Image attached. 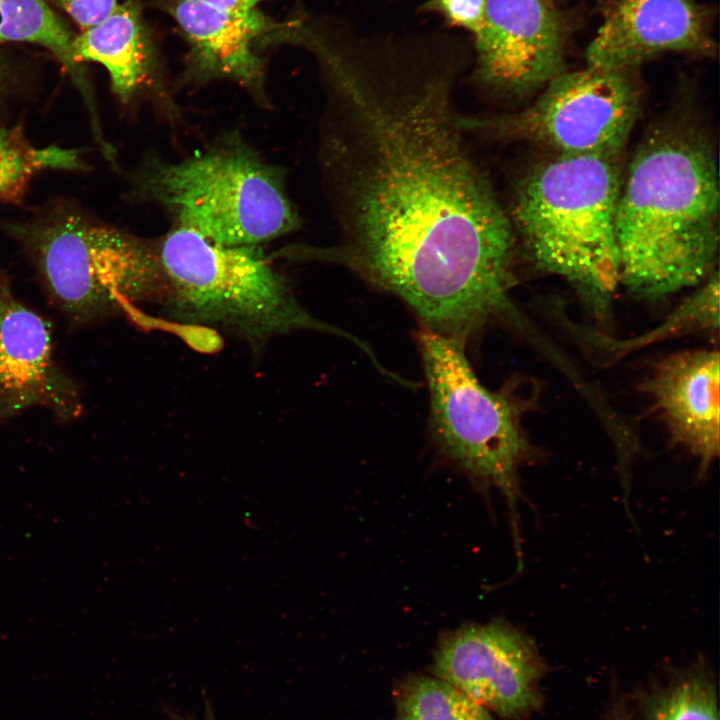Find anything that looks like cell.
<instances>
[{
  "label": "cell",
  "instance_id": "obj_10",
  "mask_svg": "<svg viewBox=\"0 0 720 720\" xmlns=\"http://www.w3.org/2000/svg\"><path fill=\"white\" fill-rule=\"evenodd\" d=\"M475 52V80L500 96L530 95L565 71L563 27L549 0H487Z\"/></svg>",
  "mask_w": 720,
  "mask_h": 720
},
{
  "label": "cell",
  "instance_id": "obj_7",
  "mask_svg": "<svg viewBox=\"0 0 720 720\" xmlns=\"http://www.w3.org/2000/svg\"><path fill=\"white\" fill-rule=\"evenodd\" d=\"M32 248L50 296L79 323L129 312L165 284L157 254L146 244L75 215L36 232Z\"/></svg>",
  "mask_w": 720,
  "mask_h": 720
},
{
  "label": "cell",
  "instance_id": "obj_23",
  "mask_svg": "<svg viewBox=\"0 0 720 720\" xmlns=\"http://www.w3.org/2000/svg\"><path fill=\"white\" fill-rule=\"evenodd\" d=\"M203 2H206L210 5L228 9V10H234V11H247L251 9H255L257 4L261 0H201Z\"/></svg>",
  "mask_w": 720,
  "mask_h": 720
},
{
  "label": "cell",
  "instance_id": "obj_25",
  "mask_svg": "<svg viewBox=\"0 0 720 720\" xmlns=\"http://www.w3.org/2000/svg\"><path fill=\"white\" fill-rule=\"evenodd\" d=\"M1 82H2V71H1V67H0V90H1Z\"/></svg>",
  "mask_w": 720,
  "mask_h": 720
},
{
  "label": "cell",
  "instance_id": "obj_15",
  "mask_svg": "<svg viewBox=\"0 0 720 720\" xmlns=\"http://www.w3.org/2000/svg\"><path fill=\"white\" fill-rule=\"evenodd\" d=\"M76 63L103 65L113 92L129 101L153 77L155 51L142 17L139 0H125L102 22L74 37Z\"/></svg>",
  "mask_w": 720,
  "mask_h": 720
},
{
  "label": "cell",
  "instance_id": "obj_16",
  "mask_svg": "<svg viewBox=\"0 0 720 720\" xmlns=\"http://www.w3.org/2000/svg\"><path fill=\"white\" fill-rule=\"evenodd\" d=\"M74 36L43 0H0V43L29 42L49 49L84 83L72 53Z\"/></svg>",
  "mask_w": 720,
  "mask_h": 720
},
{
  "label": "cell",
  "instance_id": "obj_19",
  "mask_svg": "<svg viewBox=\"0 0 720 720\" xmlns=\"http://www.w3.org/2000/svg\"><path fill=\"white\" fill-rule=\"evenodd\" d=\"M56 163V153L50 146L30 147L16 133L0 129V200L16 199L34 174L54 169Z\"/></svg>",
  "mask_w": 720,
  "mask_h": 720
},
{
  "label": "cell",
  "instance_id": "obj_6",
  "mask_svg": "<svg viewBox=\"0 0 720 720\" xmlns=\"http://www.w3.org/2000/svg\"><path fill=\"white\" fill-rule=\"evenodd\" d=\"M142 184L178 226L221 244L257 245L299 225L279 174L239 145L157 163Z\"/></svg>",
  "mask_w": 720,
  "mask_h": 720
},
{
  "label": "cell",
  "instance_id": "obj_18",
  "mask_svg": "<svg viewBox=\"0 0 720 720\" xmlns=\"http://www.w3.org/2000/svg\"><path fill=\"white\" fill-rule=\"evenodd\" d=\"M397 720H495L449 683L427 676H411L396 693Z\"/></svg>",
  "mask_w": 720,
  "mask_h": 720
},
{
  "label": "cell",
  "instance_id": "obj_20",
  "mask_svg": "<svg viewBox=\"0 0 720 720\" xmlns=\"http://www.w3.org/2000/svg\"><path fill=\"white\" fill-rule=\"evenodd\" d=\"M653 720H719L712 682L702 674L678 682L661 701Z\"/></svg>",
  "mask_w": 720,
  "mask_h": 720
},
{
  "label": "cell",
  "instance_id": "obj_13",
  "mask_svg": "<svg viewBox=\"0 0 720 720\" xmlns=\"http://www.w3.org/2000/svg\"><path fill=\"white\" fill-rule=\"evenodd\" d=\"M719 353L696 349L658 361L644 382L673 443L699 460L704 475L719 455Z\"/></svg>",
  "mask_w": 720,
  "mask_h": 720
},
{
  "label": "cell",
  "instance_id": "obj_4",
  "mask_svg": "<svg viewBox=\"0 0 720 720\" xmlns=\"http://www.w3.org/2000/svg\"><path fill=\"white\" fill-rule=\"evenodd\" d=\"M416 343L429 394V433L438 454L473 482L496 487L506 497L519 553V470L535 454L524 430L536 390L511 379L500 389L484 386L464 342L420 326Z\"/></svg>",
  "mask_w": 720,
  "mask_h": 720
},
{
  "label": "cell",
  "instance_id": "obj_3",
  "mask_svg": "<svg viewBox=\"0 0 720 720\" xmlns=\"http://www.w3.org/2000/svg\"><path fill=\"white\" fill-rule=\"evenodd\" d=\"M621 156L549 154L518 180L508 213L532 264L567 281L601 321L620 284L615 220Z\"/></svg>",
  "mask_w": 720,
  "mask_h": 720
},
{
  "label": "cell",
  "instance_id": "obj_21",
  "mask_svg": "<svg viewBox=\"0 0 720 720\" xmlns=\"http://www.w3.org/2000/svg\"><path fill=\"white\" fill-rule=\"evenodd\" d=\"M486 5L487 0H431L425 9L439 12L449 24L475 35L483 25Z\"/></svg>",
  "mask_w": 720,
  "mask_h": 720
},
{
  "label": "cell",
  "instance_id": "obj_14",
  "mask_svg": "<svg viewBox=\"0 0 720 720\" xmlns=\"http://www.w3.org/2000/svg\"><path fill=\"white\" fill-rule=\"evenodd\" d=\"M189 44V66L202 79L225 78L254 91L263 83V60L256 45L266 44L287 23L258 9L234 11L201 0H163Z\"/></svg>",
  "mask_w": 720,
  "mask_h": 720
},
{
  "label": "cell",
  "instance_id": "obj_17",
  "mask_svg": "<svg viewBox=\"0 0 720 720\" xmlns=\"http://www.w3.org/2000/svg\"><path fill=\"white\" fill-rule=\"evenodd\" d=\"M718 327L719 272L716 270L665 321L641 337L616 341L598 334H593V337L589 334L586 336L591 343L601 344L607 353L616 358L653 342L698 331L717 330Z\"/></svg>",
  "mask_w": 720,
  "mask_h": 720
},
{
  "label": "cell",
  "instance_id": "obj_1",
  "mask_svg": "<svg viewBox=\"0 0 720 720\" xmlns=\"http://www.w3.org/2000/svg\"><path fill=\"white\" fill-rule=\"evenodd\" d=\"M322 147L340 239L294 257L337 264L467 345L515 325L516 237L463 141L451 63L332 48Z\"/></svg>",
  "mask_w": 720,
  "mask_h": 720
},
{
  "label": "cell",
  "instance_id": "obj_12",
  "mask_svg": "<svg viewBox=\"0 0 720 720\" xmlns=\"http://www.w3.org/2000/svg\"><path fill=\"white\" fill-rule=\"evenodd\" d=\"M712 49L707 16L696 0H617L587 47L586 61L633 71L663 52Z\"/></svg>",
  "mask_w": 720,
  "mask_h": 720
},
{
  "label": "cell",
  "instance_id": "obj_2",
  "mask_svg": "<svg viewBox=\"0 0 720 720\" xmlns=\"http://www.w3.org/2000/svg\"><path fill=\"white\" fill-rule=\"evenodd\" d=\"M719 178L712 145L694 127L665 124L641 142L618 198L620 284L658 300L717 270Z\"/></svg>",
  "mask_w": 720,
  "mask_h": 720
},
{
  "label": "cell",
  "instance_id": "obj_11",
  "mask_svg": "<svg viewBox=\"0 0 720 720\" xmlns=\"http://www.w3.org/2000/svg\"><path fill=\"white\" fill-rule=\"evenodd\" d=\"M33 406L62 420L82 409L78 390L53 357L48 324L17 300L0 274V420Z\"/></svg>",
  "mask_w": 720,
  "mask_h": 720
},
{
  "label": "cell",
  "instance_id": "obj_22",
  "mask_svg": "<svg viewBox=\"0 0 720 720\" xmlns=\"http://www.w3.org/2000/svg\"><path fill=\"white\" fill-rule=\"evenodd\" d=\"M84 30L106 19L117 7L116 0H57Z\"/></svg>",
  "mask_w": 720,
  "mask_h": 720
},
{
  "label": "cell",
  "instance_id": "obj_8",
  "mask_svg": "<svg viewBox=\"0 0 720 720\" xmlns=\"http://www.w3.org/2000/svg\"><path fill=\"white\" fill-rule=\"evenodd\" d=\"M633 71L587 65L563 71L527 107L490 117H458L464 133L531 144L556 155L623 152L640 93Z\"/></svg>",
  "mask_w": 720,
  "mask_h": 720
},
{
  "label": "cell",
  "instance_id": "obj_5",
  "mask_svg": "<svg viewBox=\"0 0 720 720\" xmlns=\"http://www.w3.org/2000/svg\"><path fill=\"white\" fill-rule=\"evenodd\" d=\"M157 258L171 305L183 320L224 328L251 344L295 331L329 333L378 361L367 342L310 314L257 245H225L177 226Z\"/></svg>",
  "mask_w": 720,
  "mask_h": 720
},
{
  "label": "cell",
  "instance_id": "obj_9",
  "mask_svg": "<svg viewBox=\"0 0 720 720\" xmlns=\"http://www.w3.org/2000/svg\"><path fill=\"white\" fill-rule=\"evenodd\" d=\"M432 669L436 678L504 718L525 717L540 703L543 660L526 634L503 621L446 634Z\"/></svg>",
  "mask_w": 720,
  "mask_h": 720
},
{
  "label": "cell",
  "instance_id": "obj_24",
  "mask_svg": "<svg viewBox=\"0 0 720 720\" xmlns=\"http://www.w3.org/2000/svg\"><path fill=\"white\" fill-rule=\"evenodd\" d=\"M170 720H215L213 713L208 705H206V712L202 719H197L193 717H182L177 714H172Z\"/></svg>",
  "mask_w": 720,
  "mask_h": 720
}]
</instances>
